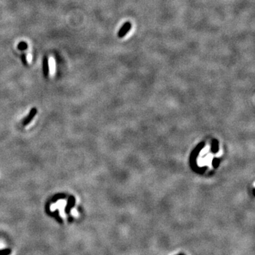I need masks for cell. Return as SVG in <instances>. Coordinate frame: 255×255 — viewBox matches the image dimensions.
I'll list each match as a JSON object with an SVG mask.
<instances>
[{
    "instance_id": "obj_4",
    "label": "cell",
    "mask_w": 255,
    "mask_h": 255,
    "mask_svg": "<svg viewBox=\"0 0 255 255\" xmlns=\"http://www.w3.org/2000/svg\"><path fill=\"white\" fill-rule=\"evenodd\" d=\"M31 59H32L31 55L30 54H28V55H27V60H28V63H30V62L31 61Z\"/></svg>"
},
{
    "instance_id": "obj_3",
    "label": "cell",
    "mask_w": 255,
    "mask_h": 255,
    "mask_svg": "<svg viewBox=\"0 0 255 255\" xmlns=\"http://www.w3.org/2000/svg\"><path fill=\"white\" fill-rule=\"evenodd\" d=\"M49 70H50V74L51 75H53L55 73V60L52 58H50L49 60Z\"/></svg>"
},
{
    "instance_id": "obj_2",
    "label": "cell",
    "mask_w": 255,
    "mask_h": 255,
    "mask_svg": "<svg viewBox=\"0 0 255 255\" xmlns=\"http://www.w3.org/2000/svg\"><path fill=\"white\" fill-rule=\"evenodd\" d=\"M36 113H37V111H36V109H33L31 111L30 114H29L28 117H26V118L25 119V121H23V125H26L27 124H28L29 123H30L31 121V120L33 119V118L34 117V116H36Z\"/></svg>"
},
{
    "instance_id": "obj_5",
    "label": "cell",
    "mask_w": 255,
    "mask_h": 255,
    "mask_svg": "<svg viewBox=\"0 0 255 255\" xmlns=\"http://www.w3.org/2000/svg\"><path fill=\"white\" fill-rule=\"evenodd\" d=\"M177 255H185V254H184V253H180V254H177Z\"/></svg>"
},
{
    "instance_id": "obj_1",
    "label": "cell",
    "mask_w": 255,
    "mask_h": 255,
    "mask_svg": "<svg viewBox=\"0 0 255 255\" xmlns=\"http://www.w3.org/2000/svg\"><path fill=\"white\" fill-rule=\"evenodd\" d=\"M131 27V24L129 22H127L123 26V27H122V28L121 29V31H120L119 32H118V37L122 38L123 37L125 34H127L128 32V31L130 29Z\"/></svg>"
}]
</instances>
